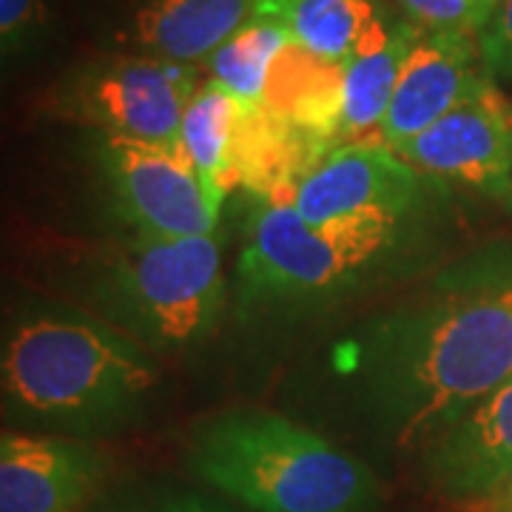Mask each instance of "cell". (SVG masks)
I'll use <instances>...</instances> for the list:
<instances>
[{"instance_id":"1","label":"cell","mask_w":512,"mask_h":512,"mask_svg":"<svg viewBox=\"0 0 512 512\" xmlns=\"http://www.w3.org/2000/svg\"><path fill=\"white\" fill-rule=\"evenodd\" d=\"M336 362L367 433L419 456L512 376V237L444 262L353 330Z\"/></svg>"},{"instance_id":"2","label":"cell","mask_w":512,"mask_h":512,"mask_svg":"<svg viewBox=\"0 0 512 512\" xmlns=\"http://www.w3.org/2000/svg\"><path fill=\"white\" fill-rule=\"evenodd\" d=\"M154 353L77 302L35 296L6 316L0 402L6 430L100 439L146 413Z\"/></svg>"},{"instance_id":"3","label":"cell","mask_w":512,"mask_h":512,"mask_svg":"<svg viewBox=\"0 0 512 512\" xmlns=\"http://www.w3.org/2000/svg\"><path fill=\"white\" fill-rule=\"evenodd\" d=\"M185 467L205 490L248 512H379L384 484L365 458L274 410L200 421Z\"/></svg>"},{"instance_id":"4","label":"cell","mask_w":512,"mask_h":512,"mask_svg":"<svg viewBox=\"0 0 512 512\" xmlns=\"http://www.w3.org/2000/svg\"><path fill=\"white\" fill-rule=\"evenodd\" d=\"M220 234L123 239L92 256L74 282V299L151 353L200 348L228 308Z\"/></svg>"},{"instance_id":"5","label":"cell","mask_w":512,"mask_h":512,"mask_svg":"<svg viewBox=\"0 0 512 512\" xmlns=\"http://www.w3.org/2000/svg\"><path fill=\"white\" fill-rule=\"evenodd\" d=\"M248 202L231 291L242 316H316L384 282L419 274L402 256L311 225L291 197Z\"/></svg>"},{"instance_id":"6","label":"cell","mask_w":512,"mask_h":512,"mask_svg":"<svg viewBox=\"0 0 512 512\" xmlns=\"http://www.w3.org/2000/svg\"><path fill=\"white\" fill-rule=\"evenodd\" d=\"M453 197L382 140H359L328 151L293 188L305 220L336 234L379 245L419 268L436 256V231Z\"/></svg>"},{"instance_id":"7","label":"cell","mask_w":512,"mask_h":512,"mask_svg":"<svg viewBox=\"0 0 512 512\" xmlns=\"http://www.w3.org/2000/svg\"><path fill=\"white\" fill-rule=\"evenodd\" d=\"M200 83V66L94 49L57 74L46 111L86 131L180 148L185 106Z\"/></svg>"},{"instance_id":"8","label":"cell","mask_w":512,"mask_h":512,"mask_svg":"<svg viewBox=\"0 0 512 512\" xmlns=\"http://www.w3.org/2000/svg\"><path fill=\"white\" fill-rule=\"evenodd\" d=\"M100 202L126 239L217 234L220 211L180 148L86 131Z\"/></svg>"},{"instance_id":"9","label":"cell","mask_w":512,"mask_h":512,"mask_svg":"<svg viewBox=\"0 0 512 512\" xmlns=\"http://www.w3.org/2000/svg\"><path fill=\"white\" fill-rule=\"evenodd\" d=\"M256 0H72V18L97 52L205 66L251 18Z\"/></svg>"},{"instance_id":"10","label":"cell","mask_w":512,"mask_h":512,"mask_svg":"<svg viewBox=\"0 0 512 512\" xmlns=\"http://www.w3.org/2000/svg\"><path fill=\"white\" fill-rule=\"evenodd\" d=\"M396 151L447 191L512 205L510 100L498 89L444 114Z\"/></svg>"},{"instance_id":"11","label":"cell","mask_w":512,"mask_h":512,"mask_svg":"<svg viewBox=\"0 0 512 512\" xmlns=\"http://www.w3.org/2000/svg\"><path fill=\"white\" fill-rule=\"evenodd\" d=\"M493 89L501 86H495L484 69L478 32L421 29L384 114L379 140L384 146L402 148L444 114Z\"/></svg>"},{"instance_id":"12","label":"cell","mask_w":512,"mask_h":512,"mask_svg":"<svg viewBox=\"0 0 512 512\" xmlns=\"http://www.w3.org/2000/svg\"><path fill=\"white\" fill-rule=\"evenodd\" d=\"M109 458L89 439L6 430L0 512H83L100 498Z\"/></svg>"},{"instance_id":"13","label":"cell","mask_w":512,"mask_h":512,"mask_svg":"<svg viewBox=\"0 0 512 512\" xmlns=\"http://www.w3.org/2000/svg\"><path fill=\"white\" fill-rule=\"evenodd\" d=\"M512 470V376L419 453L421 484L470 507Z\"/></svg>"},{"instance_id":"14","label":"cell","mask_w":512,"mask_h":512,"mask_svg":"<svg viewBox=\"0 0 512 512\" xmlns=\"http://www.w3.org/2000/svg\"><path fill=\"white\" fill-rule=\"evenodd\" d=\"M421 26H416L396 6L387 18L373 29V35L362 43V49L350 57L342 80V128H339V146L373 140L370 134L382 128V120L390 100L396 92V83L402 77L404 63L413 52Z\"/></svg>"},{"instance_id":"15","label":"cell","mask_w":512,"mask_h":512,"mask_svg":"<svg viewBox=\"0 0 512 512\" xmlns=\"http://www.w3.org/2000/svg\"><path fill=\"white\" fill-rule=\"evenodd\" d=\"M342 80V66L328 63L291 43L276 60L262 106L274 111L296 134H302L308 143L328 154L339 146Z\"/></svg>"},{"instance_id":"16","label":"cell","mask_w":512,"mask_h":512,"mask_svg":"<svg viewBox=\"0 0 512 512\" xmlns=\"http://www.w3.org/2000/svg\"><path fill=\"white\" fill-rule=\"evenodd\" d=\"M325 157L265 106L242 111L234 140V185L245 197H291L299 180Z\"/></svg>"},{"instance_id":"17","label":"cell","mask_w":512,"mask_h":512,"mask_svg":"<svg viewBox=\"0 0 512 512\" xmlns=\"http://www.w3.org/2000/svg\"><path fill=\"white\" fill-rule=\"evenodd\" d=\"M396 0H256L254 15L279 23L291 43L328 63L345 66Z\"/></svg>"},{"instance_id":"18","label":"cell","mask_w":512,"mask_h":512,"mask_svg":"<svg viewBox=\"0 0 512 512\" xmlns=\"http://www.w3.org/2000/svg\"><path fill=\"white\" fill-rule=\"evenodd\" d=\"M242 111L237 97H231L220 83L202 77L180 123V151L197 171L217 211H222L228 191L234 188V140Z\"/></svg>"},{"instance_id":"19","label":"cell","mask_w":512,"mask_h":512,"mask_svg":"<svg viewBox=\"0 0 512 512\" xmlns=\"http://www.w3.org/2000/svg\"><path fill=\"white\" fill-rule=\"evenodd\" d=\"M288 46L291 37L279 23L251 12V18L205 60L202 72L237 97L242 109H256L265 103L271 72Z\"/></svg>"},{"instance_id":"20","label":"cell","mask_w":512,"mask_h":512,"mask_svg":"<svg viewBox=\"0 0 512 512\" xmlns=\"http://www.w3.org/2000/svg\"><path fill=\"white\" fill-rule=\"evenodd\" d=\"M72 0H0L3 74H18L49 60L66 35Z\"/></svg>"},{"instance_id":"21","label":"cell","mask_w":512,"mask_h":512,"mask_svg":"<svg viewBox=\"0 0 512 512\" xmlns=\"http://www.w3.org/2000/svg\"><path fill=\"white\" fill-rule=\"evenodd\" d=\"M83 512H248L234 501L211 493L194 490L180 484H143V487H123L109 495H100L92 507Z\"/></svg>"},{"instance_id":"22","label":"cell","mask_w":512,"mask_h":512,"mask_svg":"<svg viewBox=\"0 0 512 512\" xmlns=\"http://www.w3.org/2000/svg\"><path fill=\"white\" fill-rule=\"evenodd\" d=\"M396 6L421 29H464L481 35L501 0H396Z\"/></svg>"},{"instance_id":"23","label":"cell","mask_w":512,"mask_h":512,"mask_svg":"<svg viewBox=\"0 0 512 512\" xmlns=\"http://www.w3.org/2000/svg\"><path fill=\"white\" fill-rule=\"evenodd\" d=\"M484 69L495 86H512V0H501L490 23L478 35Z\"/></svg>"},{"instance_id":"24","label":"cell","mask_w":512,"mask_h":512,"mask_svg":"<svg viewBox=\"0 0 512 512\" xmlns=\"http://www.w3.org/2000/svg\"><path fill=\"white\" fill-rule=\"evenodd\" d=\"M464 510H470V512H512V470L507 473V476L501 478V481H498L493 490L484 495L481 501L470 504V507H464Z\"/></svg>"},{"instance_id":"25","label":"cell","mask_w":512,"mask_h":512,"mask_svg":"<svg viewBox=\"0 0 512 512\" xmlns=\"http://www.w3.org/2000/svg\"><path fill=\"white\" fill-rule=\"evenodd\" d=\"M510 120H512V100H510Z\"/></svg>"}]
</instances>
